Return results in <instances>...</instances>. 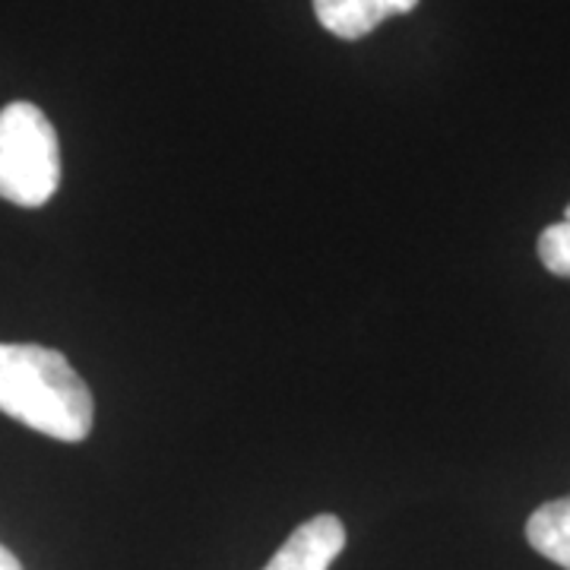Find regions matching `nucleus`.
Instances as JSON below:
<instances>
[{
	"label": "nucleus",
	"instance_id": "f257e3e1",
	"mask_svg": "<svg viewBox=\"0 0 570 570\" xmlns=\"http://www.w3.org/2000/svg\"><path fill=\"white\" fill-rule=\"evenodd\" d=\"M0 412L63 444H80L96 422L89 384L61 352L0 343Z\"/></svg>",
	"mask_w": 570,
	"mask_h": 570
},
{
	"label": "nucleus",
	"instance_id": "20e7f679",
	"mask_svg": "<svg viewBox=\"0 0 570 570\" xmlns=\"http://www.w3.org/2000/svg\"><path fill=\"white\" fill-rule=\"evenodd\" d=\"M419 0H314V17L330 36L355 41L371 36L390 17H403Z\"/></svg>",
	"mask_w": 570,
	"mask_h": 570
},
{
	"label": "nucleus",
	"instance_id": "423d86ee",
	"mask_svg": "<svg viewBox=\"0 0 570 570\" xmlns=\"http://www.w3.org/2000/svg\"><path fill=\"white\" fill-rule=\"evenodd\" d=\"M539 261L549 273L570 279V206L564 213V223L549 225L539 235Z\"/></svg>",
	"mask_w": 570,
	"mask_h": 570
},
{
	"label": "nucleus",
	"instance_id": "0eeeda50",
	"mask_svg": "<svg viewBox=\"0 0 570 570\" xmlns=\"http://www.w3.org/2000/svg\"><path fill=\"white\" fill-rule=\"evenodd\" d=\"M0 570H22L20 558L10 549H3V546H0Z\"/></svg>",
	"mask_w": 570,
	"mask_h": 570
},
{
	"label": "nucleus",
	"instance_id": "39448f33",
	"mask_svg": "<svg viewBox=\"0 0 570 570\" xmlns=\"http://www.w3.org/2000/svg\"><path fill=\"white\" fill-rule=\"evenodd\" d=\"M527 539L551 564L570 570V494L532 510L527 520Z\"/></svg>",
	"mask_w": 570,
	"mask_h": 570
},
{
	"label": "nucleus",
	"instance_id": "f03ea898",
	"mask_svg": "<svg viewBox=\"0 0 570 570\" xmlns=\"http://www.w3.org/2000/svg\"><path fill=\"white\" fill-rule=\"evenodd\" d=\"M61 184V142L39 105L10 102L0 108V197L36 209Z\"/></svg>",
	"mask_w": 570,
	"mask_h": 570
},
{
	"label": "nucleus",
	"instance_id": "7ed1b4c3",
	"mask_svg": "<svg viewBox=\"0 0 570 570\" xmlns=\"http://www.w3.org/2000/svg\"><path fill=\"white\" fill-rule=\"evenodd\" d=\"M346 549V527L340 517L321 513L305 520L285 539L264 570H330Z\"/></svg>",
	"mask_w": 570,
	"mask_h": 570
}]
</instances>
